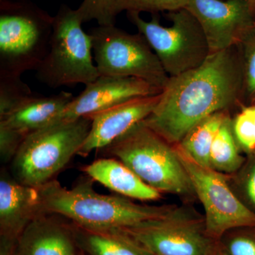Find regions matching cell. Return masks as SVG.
<instances>
[{"mask_svg":"<svg viewBox=\"0 0 255 255\" xmlns=\"http://www.w3.org/2000/svg\"><path fill=\"white\" fill-rule=\"evenodd\" d=\"M188 0H115L117 15L127 12H149L157 14L162 11H177L185 8Z\"/></svg>","mask_w":255,"mask_h":255,"instance_id":"obj_22","label":"cell"},{"mask_svg":"<svg viewBox=\"0 0 255 255\" xmlns=\"http://www.w3.org/2000/svg\"><path fill=\"white\" fill-rule=\"evenodd\" d=\"M236 47L210 53L200 66L169 78L155 110L142 123L177 145L203 119L230 108L243 82Z\"/></svg>","mask_w":255,"mask_h":255,"instance_id":"obj_1","label":"cell"},{"mask_svg":"<svg viewBox=\"0 0 255 255\" xmlns=\"http://www.w3.org/2000/svg\"><path fill=\"white\" fill-rule=\"evenodd\" d=\"M242 164V157L238 152L231 128L227 117L216 134L210 153L211 167L217 172L231 173Z\"/></svg>","mask_w":255,"mask_h":255,"instance_id":"obj_20","label":"cell"},{"mask_svg":"<svg viewBox=\"0 0 255 255\" xmlns=\"http://www.w3.org/2000/svg\"><path fill=\"white\" fill-rule=\"evenodd\" d=\"M245 45L244 65L243 73L247 91L251 96L255 95V24L243 35L239 44Z\"/></svg>","mask_w":255,"mask_h":255,"instance_id":"obj_24","label":"cell"},{"mask_svg":"<svg viewBox=\"0 0 255 255\" xmlns=\"http://www.w3.org/2000/svg\"><path fill=\"white\" fill-rule=\"evenodd\" d=\"M53 17L27 2L1 0L0 75L36 70L49 50Z\"/></svg>","mask_w":255,"mask_h":255,"instance_id":"obj_5","label":"cell"},{"mask_svg":"<svg viewBox=\"0 0 255 255\" xmlns=\"http://www.w3.org/2000/svg\"><path fill=\"white\" fill-rule=\"evenodd\" d=\"M176 149L194 192L204 206L206 231L211 240L219 241L225 233L234 228L255 227V213L234 195L219 172L196 163L177 145Z\"/></svg>","mask_w":255,"mask_h":255,"instance_id":"obj_9","label":"cell"},{"mask_svg":"<svg viewBox=\"0 0 255 255\" xmlns=\"http://www.w3.org/2000/svg\"><path fill=\"white\" fill-rule=\"evenodd\" d=\"M162 92L140 79L100 75L74 97L60 119L70 121L87 117L132 99Z\"/></svg>","mask_w":255,"mask_h":255,"instance_id":"obj_12","label":"cell"},{"mask_svg":"<svg viewBox=\"0 0 255 255\" xmlns=\"http://www.w3.org/2000/svg\"><path fill=\"white\" fill-rule=\"evenodd\" d=\"M226 252L228 255H255V241L246 236H237L229 241Z\"/></svg>","mask_w":255,"mask_h":255,"instance_id":"obj_27","label":"cell"},{"mask_svg":"<svg viewBox=\"0 0 255 255\" xmlns=\"http://www.w3.org/2000/svg\"><path fill=\"white\" fill-rule=\"evenodd\" d=\"M17 240L0 236V255H15Z\"/></svg>","mask_w":255,"mask_h":255,"instance_id":"obj_28","label":"cell"},{"mask_svg":"<svg viewBox=\"0 0 255 255\" xmlns=\"http://www.w3.org/2000/svg\"><path fill=\"white\" fill-rule=\"evenodd\" d=\"M121 230L152 255H207L215 241L208 236L204 221L177 209Z\"/></svg>","mask_w":255,"mask_h":255,"instance_id":"obj_10","label":"cell"},{"mask_svg":"<svg viewBox=\"0 0 255 255\" xmlns=\"http://www.w3.org/2000/svg\"><path fill=\"white\" fill-rule=\"evenodd\" d=\"M127 16L148 42L169 78L198 68L210 54L200 24L185 8L168 12L172 21L168 27L159 23L157 14L150 21L138 13L128 12Z\"/></svg>","mask_w":255,"mask_h":255,"instance_id":"obj_7","label":"cell"},{"mask_svg":"<svg viewBox=\"0 0 255 255\" xmlns=\"http://www.w3.org/2000/svg\"><path fill=\"white\" fill-rule=\"evenodd\" d=\"M24 137L11 128L0 124V157L3 163L12 161Z\"/></svg>","mask_w":255,"mask_h":255,"instance_id":"obj_25","label":"cell"},{"mask_svg":"<svg viewBox=\"0 0 255 255\" xmlns=\"http://www.w3.org/2000/svg\"><path fill=\"white\" fill-rule=\"evenodd\" d=\"M185 9L200 24L210 53L237 46L254 23L248 0H188Z\"/></svg>","mask_w":255,"mask_h":255,"instance_id":"obj_11","label":"cell"},{"mask_svg":"<svg viewBox=\"0 0 255 255\" xmlns=\"http://www.w3.org/2000/svg\"><path fill=\"white\" fill-rule=\"evenodd\" d=\"M80 255H84L83 253H81V254H80Z\"/></svg>","mask_w":255,"mask_h":255,"instance_id":"obj_33","label":"cell"},{"mask_svg":"<svg viewBox=\"0 0 255 255\" xmlns=\"http://www.w3.org/2000/svg\"><path fill=\"white\" fill-rule=\"evenodd\" d=\"M233 129L238 142L248 150H254L255 124L246 110H243L236 119Z\"/></svg>","mask_w":255,"mask_h":255,"instance_id":"obj_26","label":"cell"},{"mask_svg":"<svg viewBox=\"0 0 255 255\" xmlns=\"http://www.w3.org/2000/svg\"><path fill=\"white\" fill-rule=\"evenodd\" d=\"M244 110H246L247 113L251 117V118L253 119V122H254L255 124V106L251 107H247V108L244 109Z\"/></svg>","mask_w":255,"mask_h":255,"instance_id":"obj_31","label":"cell"},{"mask_svg":"<svg viewBox=\"0 0 255 255\" xmlns=\"http://www.w3.org/2000/svg\"><path fill=\"white\" fill-rule=\"evenodd\" d=\"M33 94L21 77L0 75V119L6 117Z\"/></svg>","mask_w":255,"mask_h":255,"instance_id":"obj_21","label":"cell"},{"mask_svg":"<svg viewBox=\"0 0 255 255\" xmlns=\"http://www.w3.org/2000/svg\"><path fill=\"white\" fill-rule=\"evenodd\" d=\"M172 145L141 122L100 150L160 193L192 195V184Z\"/></svg>","mask_w":255,"mask_h":255,"instance_id":"obj_3","label":"cell"},{"mask_svg":"<svg viewBox=\"0 0 255 255\" xmlns=\"http://www.w3.org/2000/svg\"><path fill=\"white\" fill-rule=\"evenodd\" d=\"M42 214L38 188L18 182L2 169L0 177V236L17 240L26 226Z\"/></svg>","mask_w":255,"mask_h":255,"instance_id":"obj_15","label":"cell"},{"mask_svg":"<svg viewBox=\"0 0 255 255\" xmlns=\"http://www.w3.org/2000/svg\"><path fill=\"white\" fill-rule=\"evenodd\" d=\"M90 34L100 76L140 79L164 90L169 75L141 33L131 34L111 25L92 28Z\"/></svg>","mask_w":255,"mask_h":255,"instance_id":"obj_8","label":"cell"},{"mask_svg":"<svg viewBox=\"0 0 255 255\" xmlns=\"http://www.w3.org/2000/svg\"><path fill=\"white\" fill-rule=\"evenodd\" d=\"M92 180L126 197L142 201L157 200L160 192L145 184L121 161L112 158L97 159L83 168Z\"/></svg>","mask_w":255,"mask_h":255,"instance_id":"obj_17","label":"cell"},{"mask_svg":"<svg viewBox=\"0 0 255 255\" xmlns=\"http://www.w3.org/2000/svg\"><path fill=\"white\" fill-rule=\"evenodd\" d=\"M77 10L63 5L53 17L49 50L36 69V77L51 88L85 86L100 77L94 63L92 36L82 29Z\"/></svg>","mask_w":255,"mask_h":255,"instance_id":"obj_6","label":"cell"},{"mask_svg":"<svg viewBox=\"0 0 255 255\" xmlns=\"http://www.w3.org/2000/svg\"><path fill=\"white\" fill-rule=\"evenodd\" d=\"M92 120H59L28 134L12 159L18 182L40 188L54 179L79 151L90 132Z\"/></svg>","mask_w":255,"mask_h":255,"instance_id":"obj_4","label":"cell"},{"mask_svg":"<svg viewBox=\"0 0 255 255\" xmlns=\"http://www.w3.org/2000/svg\"><path fill=\"white\" fill-rule=\"evenodd\" d=\"M73 224L77 246L85 255H152L121 229L95 231Z\"/></svg>","mask_w":255,"mask_h":255,"instance_id":"obj_18","label":"cell"},{"mask_svg":"<svg viewBox=\"0 0 255 255\" xmlns=\"http://www.w3.org/2000/svg\"><path fill=\"white\" fill-rule=\"evenodd\" d=\"M73 224L63 216L42 214L23 230L15 255H80Z\"/></svg>","mask_w":255,"mask_h":255,"instance_id":"obj_14","label":"cell"},{"mask_svg":"<svg viewBox=\"0 0 255 255\" xmlns=\"http://www.w3.org/2000/svg\"><path fill=\"white\" fill-rule=\"evenodd\" d=\"M247 189H248V194L250 199L255 205V164L250 174Z\"/></svg>","mask_w":255,"mask_h":255,"instance_id":"obj_29","label":"cell"},{"mask_svg":"<svg viewBox=\"0 0 255 255\" xmlns=\"http://www.w3.org/2000/svg\"><path fill=\"white\" fill-rule=\"evenodd\" d=\"M161 93L132 99L87 116L92 120L91 128L78 155L87 156L105 148L141 123L155 110Z\"/></svg>","mask_w":255,"mask_h":255,"instance_id":"obj_13","label":"cell"},{"mask_svg":"<svg viewBox=\"0 0 255 255\" xmlns=\"http://www.w3.org/2000/svg\"><path fill=\"white\" fill-rule=\"evenodd\" d=\"M248 1L250 3V4H251L253 9H254L255 8V0H248Z\"/></svg>","mask_w":255,"mask_h":255,"instance_id":"obj_32","label":"cell"},{"mask_svg":"<svg viewBox=\"0 0 255 255\" xmlns=\"http://www.w3.org/2000/svg\"><path fill=\"white\" fill-rule=\"evenodd\" d=\"M92 181L88 177L68 189L53 179L38 188L42 211L63 216L79 227L106 231L164 217L176 209L173 206L140 205L122 196L99 194Z\"/></svg>","mask_w":255,"mask_h":255,"instance_id":"obj_2","label":"cell"},{"mask_svg":"<svg viewBox=\"0 0 255 255\" xmlns=\"http://www.w3.org/2000/svg\"><path fill=\"white\" fill-rule=\"evenodd\" d=\"M74 97L73 94L64 91L50 96L33 94L6 117L0 119V124L26 137L59 120Z\"/></svg>","mask_w":255,"mask_h":255,"instance_id":"obj_16","label":"cell"},{"mask_svg":"<svg viewBox=\"0 0 255 255\" xmlns=\"http://www.w3.org/2000/svg\"><path fill=\"white\" fill-rule=\"evenodd\" d=\"M76 10L83 23L96 20L99 26L115 24V0H83Z\"/></svg>","mask_w":255,"mask_h":255,"instance_id":"obj_23","label":"cell"},{"mask_svg":"<svg viewBox=\"0 0 255 255\" xmlns=\"http://www.w3.org/2000/svg\"><path fill=\"white\" fill-rule=\"evenodd\" d=\"M227 117V114L223 111L203 119L191 128L177 144L178 147L196 163L204 167H211V146L220 127Z\"/></svg>","mask_w":255,"mask_h":255,"instance_id":"obj_19","label":"cell"},{"mask_svg":"<svg viewBox=\"0 0 255 255\" xmlns=\"http://www.w3.org/2000/svg\"><path fill=\"white\" fill-rule=\"evenodd\" d=\"M207 255H228L224 248L219 244V241H214L210 248Z\"/></svg>","mask_w":255,"mask_h":255,"instance_id":"obj_30","label":"cell"}]
</instances>
